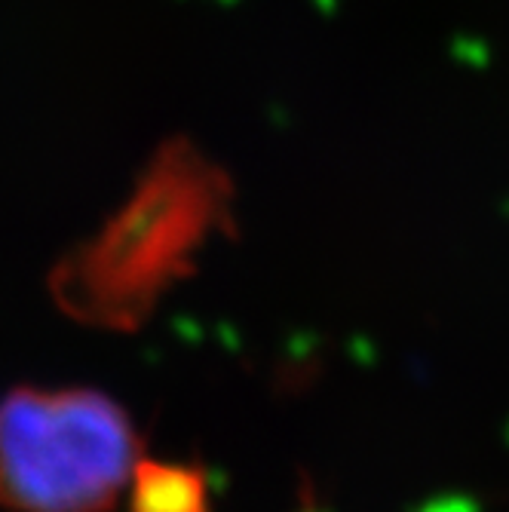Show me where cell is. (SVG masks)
Instances as JSON below:
<instances>
[{
    "label": "cell",
    "instance_id": "cell-1",
    "mask_svg": "<svg viewBox=\"0 0 509 512\" xmlns=\"http://www.w3.org/2000/svg\"><path fill=\"white\" fill-rule=\"evenodd\" d=\"M227 221L230 181L200 151H163L111 221L56 267L53 295L86 325L138 329Z\"/></svg>",
    "mask_w": 509,
    "mask_h": 512
},
{
    "label": "cell",
    "instance_id": "cell-4",
    "mask_svg": "<svg viewBox=\"0 0 509 512\" xmlns=\"http://www.w3.org/2000/svg\"><path fill=\"white\" fill-rule=\"evenodd\" d=\"M301 512H316V506H313V503H307V506H304Z\"/></svg>",
    "mask_w": 509,
    "mask_h": 512
},
{
    "label": "cell",
    "instance_id": "cell-3",
    "mask_svg": "<svg viewBox=\"0 0 509 512\" xmlns=\"http://www.w3.org/2000/svg\"><path fill=\"white\" fill-rule=\"evenodd\" d=\"M132 512H209V482L178 463H138L129 485Z\"/></svg>",
    "mask_w": 509,
    "mask_h": 512
},
{
    "label": "cell",
    "instance_id": "cell-2",
    "mask_svg": "<svg viewBox=\"0 0 509 512\" xmlns=\"http://www.w3.org/2000/svg\"><path fill=\"white\" fill-rule=\"evenodd\" d=\"M142 463L126 408L89 387H19L0 399V506L114 512Z\"/></svg>",
    "mask_w": 509,
    "mask_h": 512
}]
</instances>
